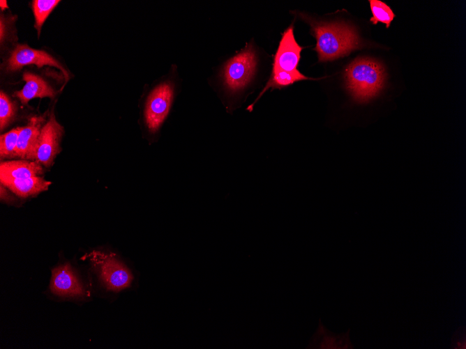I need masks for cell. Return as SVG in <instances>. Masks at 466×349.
I'll return each mask as SVG.
<instances>
[{
    "label": "cell",
    "instance_id": "6da1fadb",
    "mask_svg": "<svg viewBox=\"0 0 466 349\" xmlns=\"http://www.w3.org/2000/svg\"><path fill=\"white\" fill-rule=\"evenodd\" d=\"M306 20L317 40L315 50L320 61L335 60L361 47L356 31L351 26L342 22H317L310 18Z\"/></svg>",
    "mask_w": 466,
    "mask_h": 349
},
{
    "label": "cell",
    "instance_id": "7a4b0ae2",
    "mask_svg": "<svg viewBox=\"0 0 466 349\" xmlns=\"http://www.w3.org/2000/svg\"><path fill=\"white\" fill-rule=\"evenodd\" d=\"M346 88L352 98L365 102L376 96L382 89L386 73L382 64L368 58L359 57L352 61L345 71Z\"/></svg>",
    "mask_w": 466,
    "mask_h": 349
},
{
    "label": "cell",
    "instance_id": "3957f363",
    "mask_svg": "<svg viewBox=\"0 0 466 349\" xmlns=\"http://www.w3.org/2000/svg\"><path fill=\"white\" fill-rule=\"evenodd\" d=\"M176 69L172 75L162 80L149 92L143 109L144 125L148 132L156 134L167 118L176 93Z\"/></svg>",
    "mask_w": 466,
    "mask_h": 349
},
{
    "label": "cell",
    "instance_id": "277c9868",
    "mask_svg": "<svg viewBox=\"0 0 466 349\" xmlns=\"http://www.w3.org/2000/svg\"><path fill=\"white\" fill-rule=\"evenodd\" d=\"M91 259L107 290L116 293L132 286L134 274L116 254L93 251L91 254Z\"/></svg>",
    "mask_w": 466,
    "mask_h": 349
},
{
    "label": "cell",
    "instance_id": "5b68a950",
    "mask_svg": "<svg viewBox=\"0 0 466 349\" xmlns=\"http://www.w3.org/2000/svg\"><path fill=\"white\" fill-rule=\"evenodd\" d=\"M254 47L248 44L229 59L224 65L223 79L225 88L231 94L242 91L251 81L256 68Z\"/></svg>",
    "mask_w": 466,
    "mask_h": 349
},
{
    "label": "cell",
    "instance_id": "8992f818",
    "mask_svg": "<svg viewBox=\"0 0 466 349\" xmlns=\"http://www.w3.org/2000/svg\"><path fill=\"white\" fill-rule=\"evenodd\" d=\"M63 127L52 113L43 126L39 137L36 161L45 167L51 166L61 151Z\"/></svg>",
    "mask_w": 466,
    "mask_h": 349
},
{
    "label": "cell",
    "instance_id": "52a82bcc",
    "mask_svg": "<svg viewBox=\"0 0 466 349\" xmlns=\"http://www.w3.org/2000/svg\"><path fill=\"white\" fill-rule=\"evenodd\" d=\"M29 65H36L39 68L45 65L56 67L62 72L66 80H68V72L52 55L43 50L31 48L27 45H17L8 59L7 70L16 71Z\"/></svg>",
    "mask_w": 466,
    "mask_h": 349
},
{
    "label": "cell",
    "instance_id": "ba28073f",
    "mask_svg": "<svg viewBox=\"0 0 466 349\" xmlns=\"http://www.w3.org/2000/svg\"><path fill=\"white\" fill-rule=\"evenodd\" d=\"M46 122L45 115L34 116L22 127L16 148V157L22 160L36 161L39 137Z\"/></svg>",
    "mask_w": 466,
    "mask_h": 349
},
{
    "label": "cell",
    "instance_id": "9c48e42d",
    "mask_svg": "<svg viewBox=\"0 0 466 349\" xmlns=\"http://www.w3.org/2000/svg\"><path fill=\"white\" fill-rule=\"evenodd\" d=\"M301 49L302 47L295 40L292 25L283 34L275 55L273 70L291 72L297 71Z\"/></svg>",
    "mask_w": 466,
    "mask_h": 349
},
{
    "label": "cell",
    "instance_id": "30bf717a",
    "mask_svg": "<svg viewBox=\"0 0 466 349\" xmlns=\"http://www.w3.org/2000/svg\"><path fill=\"white\" fill-rule=\"evenodd\" d=\"M50 289L61 296H78L83 288L68 264L59 265L52 270Z\"/></svg>",
    "mask_w": 466,
    "mask_h": 349
},
{
    "label": "cell",
    "instance_id": "8fae6325",
    "mask_svg": "<svg viewBox=\"0 0 466 349\" xmlns=\"http://www.w3.org/2000/svg\"><path fill=\"white\" fill-rule=\"evenodd\" d=\"M23 80L25 82L23 88L14 93V95L22 104H27L29 100L33 98H53L56 95V91L50 84L36 74L24 72Z\"/></svg>",
    "mask_w": 466,
    "mask_h": 349
},
{
    "label": "cell",
    "instance_id": "7c38bea8",
    "mask_svg": "<svg viewBox=\"0 0 466 349\" xmlns=\"http://www.w3.org/2000/svg\"><path fill=\"white\" fill-rule=\"evenodd\" d=\"M1 184L19 197L28 198L48 189L51 182L41 176L27 178H0Z\"/></svg>",
    "mask_w": 466,
    "mask_h": 349
},
{
    "label": "cell",
    "instance_id": "4fadbf2b",
    "mask_svg": "<svg viewBox=\"0 0 466 349\" xmlns=\"http://www.w3.org/2000/svg\"><path fill=\"white\" fill-rule=\"evenodd\" d=\"M36 161L27 160H9L0 164V178H27L40 176L44 169Z\"/></svg>",
    "mask_w": 466,
    "mask_h": 349
},
{
    "label": "cell",
    "instance_id": "5bb4252c",
    "mask_svg": "<svg viewBox=\"0 0 466 349\" xmlns=\"http://www.w3.org/2000/svg\"><path fill=\"white\" fill-rule=\"evenodd\" d=\"M349 334L350 330L346 333L336 334L328 330L320 320L318 329L313 336L308 348H354Z\"/></svg>",
    "mask_w": 466,
    "mask_h": 349
},
{
    "label": "cell",
    "instance_id": "9a60e30c",
    "mask_svg": "<svg viewBox=\"0 0 466 349\" xmlns=\"http://www.w3.org/2000/svg\"><path fill=\"white\" fill-rule=\"evenodd\" d=\"M304 79H310L304 76L298 70L296 72H291L280 70H273L271 79H269L268 84H266V87L264 88L262 93H260V95H259L258 98L260 97V95H262V94L265 91V90L269 87H273V88L284 87L290 85L295 82Z\"/></svg>",
    "mask_w": 466,
    "mask_h": 349
},
{
    "label": "cell",
    "instance_id": "2e32d148",
    "mask_svg": "<svg viewBox=\"0 0 466 349\" xmlns=\"http://www.w3.org/2000/svg\"><path fill=\"white\" fill-rule=\"evenodd\" d=\"M60 2L59 0H33L31 3V8L35 17V28L38 35L45 21Z\"/></svg>",
    "mask_w": 466,
    "mask_h": 349
},
{
    "label": "cell",
    "instance_id": "e0dca14e",
    "mask_svg": "<svg viewBox=\"0 0 466 349\" xmlns=\"http://www.w3.org/2000/svg\"><path fill=\"white\" fill-rule=\"evenodd\" d=\"M22 127H17L3 134L0 137V157L11 159L16 157V148Z\"/></svg>",
    "mask_w": 466,
    "mask_h": 349
},
{
    "label": "cell",
    "instance_id": "ac0fdd59",
    "mask_svg": "<svg viewBox=\"0 0 466 349\" xmlns=\"http://www.w3.org/2000/svg\"><path fill=\"white\" fill-rule=\"evenodd\" d=\"M369 2L373 14L370 21L373 24L382 22L386 25V28H389L396 17L391 8L386 3L379 0H370Z\"/></svg>",
    "mask_w": 466,
    "mask_h": 349
},
{
    "label": "cell",
    "instance_id": "d6986e66",
    "mask_svg": "<svg viewBox=\"0 0 466 349\" xmlns=\"http://www.w3.org/2000/svg\"><path fill=\"white\" fill-rule=\"evenodd\" d=\"M16 106L3 91L0 92V129L2 131L13 121L16 114Z\"/></svg>",
    "mask_w": 466,
    "mask_h": 349
},
{
    "label": "cell",
    "instance_id": "ffe728a7",
    "mask_svg": "<svg viewBox=\"0 0 466 349\" xmlns=\"http://www.w3.org/2000/svg\"><path fill=\"white\" fill-rule=\"evenodd\" d=\"M452 348L460 349L466 348L465 330H460V328L456 332L452 339Z\"/></svg>",
    "mask_w": 466,
    "mask_h": 349
},
{
    "label": "cell",
    "instance_id": "44dd1931",
    "mask_svg": "<svg viewBox=\"0 0 466 349\" xmlns=\"http://www.w3.org/2000/svg\"><path fill=\"white\" fill-rule=\"evenodd\" d=\"M6 187L1 184V199L5 201H10V195L7 192Z\"/></svg>",
    "mask_w": 466,
    "mask_h": 349
},
{
    "label": "cell",
    "instance_id": "7402d4cb",
    "mask_svg": "<svg viewBox=\"0 0 466 349\" xmlns=\"http://www.w3.org/2000/svg\"><path fill=\"white\" fill-rule=\"evenodd\" d=\"M0 6L3 10L7 8L8 5L6 1H0Z\"/></svg>",
    "mask_w": 466,
    "mask_h": 349
}]
</instances>
